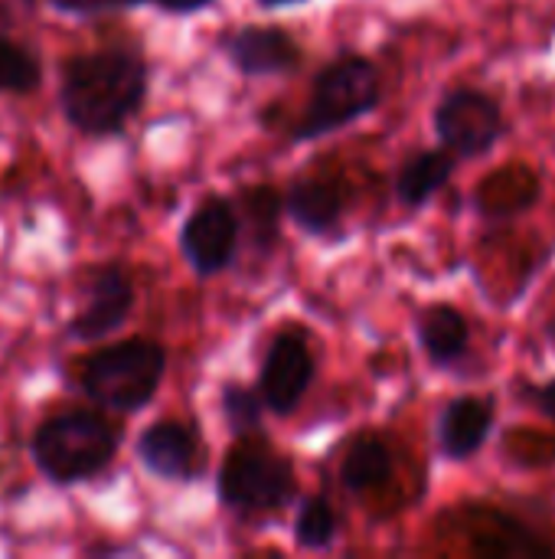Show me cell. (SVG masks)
Listing matches in <instances>:
<instances>
[{"mask_svg":"<svg viewBox=\"0 0 555 559\" xmlns=\"http://www.w3.org/2000/svg\"><path fill=\"white\" fill-rule=\"evenodd\" d=\"M147 95V66L141 52L111 46L65 59L59 102L65 121L92 138L124 131Z\"/></svg>","mask_w":555,"mask_h":559,"instance_id":"obj_1","label":"cell"},{"mask_svg":"<svg viewBox=\"0 0 555 559\" xmlns=\"http://www.w3.org/2000/svg\"><path fill=\"white\" fill-rule=\"evenodd\" d=\"M167 370V350L157 341L131 337L95 350L79 373L82 393L111 413H137L160 390Z\"/></svg>","mask_w":555,"mask_h":559,"instance_id":"obj_2","label":"cell"},{"mask_svg":"<svg viewBox=\"0 0 555 559\" xmlns=\"http://www.w3.org/2000/svg\"><path fill=\"white\" fill-rule=\"evenodd\" d=\"M118 432L95 413L69 409L46 419L33 436V462L52 485H79L111 465Z\"/></svg>","mask_w":555,"mask_h":559,"instance_id":"obj_3","label":"cell"},{"mask_svg":"<svg viewBox=\"0 0 555 559\" xmlns=\"http://www.w3.org/2000/svg\"><path fill=\"white\" fill-rule=\"evenodd\" d=\"M379 98L383 85L376 66L357 52L337 56L317 72L304 118L294 128V141H317L324 134H334L370 115L379 105Z\"/></svg>","mask_w":555,"mask_h":559,"instance_id":"obj_4","label":"cell"},{"mask_svg":"<svg viewBox=\"0 0 555 559\" xmlns=\"http://www.w3.org/2000/svg\"><path fill=\"white\" fill-rule=\"evenodd\" d=\"M216 491L239 514H275L294 498V465L258 445H236L219 465Z\"/></svg>","mask_w":555,"mask_h":559,"instance_id":"obj_5","label":"cell"},{"mask_svg":"<svg viewBox=\"0 0 555 559\" xmlns=\"http://www.w3.org/2000/svg\"><path fill=\"white\" fill-rule=\"evenodd\" d=\"M435 131L455 157H481L500 141L504 115L484 92L455 88L435 108Z\"/></svg>","mask_w":555,"mask_h":559,"instance_id":"obj_6","label":"cell"},{"mask_svg":"<svg viewBox=\"0 0 555 559\" xmlns=\"http://www.w3.org/2000/svg\"><path fill=\"white\" fill-rule=\"evenodd\" d=\"M183 259L196 269V275L209 278L222 272L239 249V213L222 197H206L180 229Z\"/></svg>","mask_w":555,"mask_h":559,"instance_id":"obj_7","label":"cell"},{"mask_svg":"<svg viewBox=\"0 0 555 559\" xmlns=\"http://www.w3.org/2000/svg\"><path fill=\"white\" fill-rule=\"evenodd\" d=\"M314 383V354L304 341V334L298 331H285L278 334L262 360V373H258V393L268 406V413L275 416H288L298 409V403L304 400V393Z\"/></svg>","mask_w":555,"mask_h":559,"instance_id":"obj_8","label":"cell"},{"mask_svg":"<svg viewBox=\"0 0 555 559\" xmlns=\"http://www.w3.org/2000/svg\"><path fill=\"white\" fill-rule=\"evenodd\" d=\"M131 308H134V285H131L128 272L118 265L98 269L88 282L85 308L69 324V337L82 341V344L101 341L128 321Z\"/></svg>","mask_w":555,"mask_h":559,"instance_id":"obj_9","label":"cell"},{"mask_svg":"<svg viewBox=\"0 0 555 559\" xmlns=\"http://www.w3.org/2000/svg\"><path fill=\"white\" fill-rule=\"evenodd\" d=\"M226 56L242 75H285L301 62V46L281 26H242L226 36Z\"/></svg>","mask_w":555,"mask_h":559,"instance_id":"obj_10","label":"cell"},{"mask_svg":"<svg viewBox=\"0 0 555 559\" xmlns=\"http://www.w3.org/2000/svg\"><path fill=\"white\" fill-rule=\"evenodd\" d=\"M137 459L150 475L164 481H190L203 465V449L190 426L164 419L144 429L137 439Z\"/></svg>","mask_w":555,"mask_h":559,"instance_id":"obj_11","label":"cell"},{"mask_svg":"<svg viewBox=\"0 0 555 559\" xmlns=\"http://www.w3.org/2000/svg\"><path fill=\"white\" fill-rule=\"evenodd\" d=\"M491 429H494V406L481 396H458L445 406L438 423L442 452L455 462H464L474 452H481Z\"/></svg>","mask_w":555,"mask_h":559,"instance_id":"obj_12","label":"cell"},{"mask_svg":"<svg viewBox=\"0 0 555 559\" xmlns=\"http://www.w3.org/2000/svg\"><path fill=\"white\" fill-rule=\"evenodd\" d=\"M285 210L294 219V226H301L304 233H327L337 226V219L343 213V193L330 180L304 177L288 187Z\"/></svg>","mask_w":555,"mask_h":559,"instance_id":"obj_13","label":"cell"},{"mask_svg":"<svg viewBox=\"0 0 555 559\" xmlns=\"http://www.w3.org/2000/svg\"><path fill=\"white\" fill-rule=\"evenodd\" d=\"M451 177H455V154L448 147L415 151L396 174V197L406 206H425Z\"/></svg>","mask_w":555,"mask_h":559,"instance_id":"obj_14","label":"cell"},{"mask_svg":"<svg viewBox=\"0 0 555 559\" xmlns=\"http://www.w3.org/2000/svg\"><path fill=\"white\" fill-rule=\"evenodd\" d=\"M419 344L429 354L432 364L448 367L458 364L468 354L471 344V328L464 314L451 305H435L419 318Z\"/></svg>","mask_w":555,"mask_h":559,"instance_id":"obj_15","label":"cell"},{"mask_svg":"<svg viewBox=\"0 0 555 559\" xmlns=\"http://www.w3.org/2000/svg\"><path fill=\"white\" fill-rule=\"evenodd\" d=\"M393 478V452L386 442L373 439V436H363L357 439L343 462H340V481L343 488L363 495V491H373V488H383L386 481Z\"/></svg>","mask_w":555,"mask_h":559,"instance_id":"obj_16","label":"cell"},{"mask_svg":"<svg viewBox=\"0 0 555 559\" xmlns=\"http://www.w3.org/2000/svg\"><path fill=\"white\" fill-rule=\"evenodd\" d=\"M39 59L7 36H0V95H26L39 85Z\"/></svg>","mask_w":555,"mask_h":559,"instance_id":"obj_17","label":"cell"},{"mask_svg":"<svg viewBox=\"0 0 555 559\" xmlns=\"http://www.w3.org/2000/svg\"><path fill=\"white\" fill-rule=\"evenodd\" d=\"M294 540L304 550H327L337 540V514L324 498H307L294 518Z\"/></svg>","mask_w":555,"mask_h":559,"instance_id":"obj_18","label":"cell"},{"mask_svg":"<svg viewBox=\"0 0 555 559\" xmlns=\"http://www.w3.org/2000/svg\"><path fill=\"white\" fill-rule=\"evenodd\" d=\"M265 400L258 390H249V386H239V383H229L222 390V416L232 429V436H249L262 426V416H265Z\"/></svg>","mask_w":555,"mask_h":559,"instance_id":"obj_19","label":"cell"},{"mask_svg":"<svg viewBox=\"0 0 555 559\" xmlns=\"http://www.w3.org/2000/svg\"><path fill=\"white\" fill-rule=\"evenodd\" d=\"M56 10L72 13V16H98V13H114V10H128L137 7L144 0H49Z\"/></svg>","mask_w":555,"mask_h":559,"instance_id":"obj_20","label":"cell"},{"mask_svg":"<svg viewBox=\"0 0 555 559\" xmlns=\"http://www.w3.org/2000/svg\"><path fill=\"white\" fill-rule=\"evenodd\" d=\"M160 10H167V13H196V10H203L206 3H213V0H154Z\"/></svg>","mask_w":555,"mask_h":559,"instance_id":"obj_21","label":"cell"},{"mask_svg":"<svg viewBox=\"0 0 555 559\" xmlns=\"http://www.w3.org/2000/svg\"><path fill=\"white\" fill-rule=\"evenodd\" d=\"M536 403H540V409H543L550 419H555V383H546V386L536 393Z\"/></svg>","mask_w":555,"mask_h":559,"instance_id":"obj_22","label":"cell"},{"mask_svg":"<svg viewBox=\"0 0 555 559\" xmlns=\"http://www.w3.org/2000/svg\"><path fill=\"white\" fill-rule=\"evenodd\" d=\"M262 7H285V3H301V0H258Z\"/></svg>","mask_w":555,"mask_h":559,"instance_id":"obj_23","label":"cell"},{"mask_svg":"<svg viewBox=\"0 0 555 559\" xmlns=\"http://www.w3.org/2000/svg\"><path fill=\"white\" fill-rule=\"evenodd\" d=\"M550 334H553V341H555V321H553V328H550Z\"/></svg>","mask_w":555,"mask_h":559,"instance_id":"obj_24","label":"cell"}]
</instances>
